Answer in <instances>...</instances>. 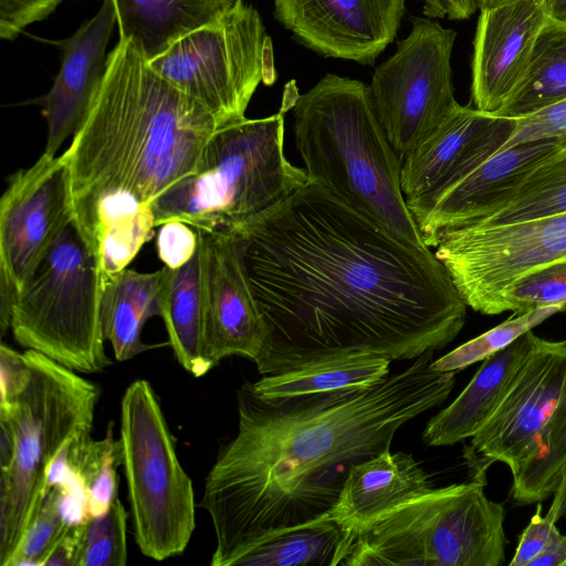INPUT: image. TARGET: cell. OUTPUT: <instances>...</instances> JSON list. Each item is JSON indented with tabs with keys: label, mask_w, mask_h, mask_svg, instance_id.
<instances>
[{
	"label": "cell",
	"mask_w": 566,
	"mask_h": 566,
	"mask_svg": "<svg viewBox=\"0 0 566 566\" xmlns=\"http://www.w3.org/2000/svg\"><path fill=\"white\" fill-rule=\"evenodd\" d=\"M265 326L258 371L352 357L415 359L467 304L430 248L403 242L315 182L230 228Z\"/></svg>",
	"instance_id": "obj_1"
},
{
	"label": "cell",
	"mask_w": 566,
	"mask_h": 566,
	"mask_svg": "<svg viewBox=\"0 0 566 566\" xmlns=\"http://www.w3.org/2000/svg\"><path fill=\"white\" fill-rule=\"evenodd\" d=\"M434 350L359 388L266 400L237 390L238 431L223 444L199 506L212 522V566L275 530L329 513L350 469L390 449L397 430L441 405L455 373L431 368Z\"/></svg>",
	"instance_id": "obj_2"
},
{
	"label": "cell",
	"mask_w": 566,
	"mask_h": 566,
	"mask_svg": "<svg viewBox=\"0 0 566 566\" xmlns=\"http://www.w3.org/2000/svg\"><path fill=\"white\" fill-rule=\"evenodd\" d=\"M219 125L119 39L81 128L62 155L73 220L104 282L126 269L156 228L153 203L190 175Z\"/></svg>",
	"instance_id": "obj_3"
},
{
	"label": "cell",
	"mask_w": 566,
	"mask_h": 566,
	"mask_svg": "<svg viewBox=\"0 0 566 566\" xmlns=\"http://www.w3.org/2000/svg\"><path fill=\"white\" fill-rule=\"evenodd\" d=\"M293 118L311 182L397 239L428 248L401 190L402 158L379 120L369 85L327 73L296 94Z\"/></svg>",
	"instance_id": "obj_4"
},
{
	"label": "cell",
	"mask_w": 566,
	"mask_h": 566,
	"mask_svg": "<svg viewBox=\"0 0 566 566\" xmlns=\"http://www.w3.org/2000/svg\"><path fill=\"white\" fill-rule=\"evenodd\" d=\"M293 104L219 128L193 171L154 201L155 226L180 220L197 229H230L307 185L305 168L284 154V113Z\"/></svg>",
	"instance_id": "obj_5"
},
{
	"label": "cell",
	"mask_w": 566,
	"mask_h": 566,
	"mask_svg": "<svg viewBox=\"0 0 566 566\" xmlns=\"http://www.w3.org/2000/svg\"><path fill=\"white\" fill-rule=\"evenodd\" d=\"M30 377L9 411L14 453L0 478V565L11 566L46 493L51 467L71 440L92 431L99 388L27 349Z\"/></svg>",
	"instance_id": "obj_6"
},
{
	"label": "cell",
	"mask_w": 566,
	"mask_h": 566,
	"mask_svg": "<svg viewBox=\"0 0 566 566\" xmlns=\"http://www.w3.org/2000/svg\"><path fill=\"white\" fill-rule=\"evenodd\" d=\"M485 482L431 488L355 533L342 566H499L505 510Z\"/></svg>",
	"instance_id": "obj_7"
},
{
	"label": "cell",
	"mask_w": 566,
	"mask_h": 566,
	"mask_svg": "<svg viewBox=\"0 0 566 566\" xmlns=\"http://www.w3.org/2000/svg\"><path fill=\"white\" fill-rule=\"evenodd\" d=\"M104 286L98 258L72 220L12 306L14 339L77 373L104 370Z\"/></svg>",
	"instance_id": "obj_8"
},
{
	"label": "cell",
	"mask_w": 566,
	"mask_h": 566,
	"mask_svg": "<svg viewBox=\"0 0 566 566\" xmlns=\"http://www.w3.org/2000/svg\"><path fill=\"white\" fill-rule=\"evenodd\" d=\"M118 446L139 551L157 562L181 554L196 528L195 493L147 380L124 392Z\"/></svg>",
	"instance_id": "obj_9"
},
{
	"label": "cell",
	"mask_w": 566,
	"mask_h": 566,
	"mask_svg": "<svg viewBox=\"0 0 566 566\" xmlns=\"http://www.w3.org/2000/svg\"><path fill=\"white\" fill-rule=\"evenodd\" d=\"M150 66L197 99L219 127L245 117L260 83L276 80L272 40L259 12L235 0L222 18L174 42Z\"/></svg>",
	"instance_id": "obj_10"
},
{
	"label": "cell",
	"mask_w": 566,
	"mask_h": 566,
	"mask_svg": "<svg viewBox=\"0 0 566 566\" xmlns=\"http://www.w3.org/2000/svg\"><path fill=\"white\" fill-rule=\"evenodd\" d=\"M409 35L378 65L369 85L386 135L403 159L459 106L452 85L455 31L413 18Z\"/></svg>",
	"instance_id": "obj_11"
},
{
	"label": "cell",
	"mask_w": 566,
	"mask_h": 566,
	"mask_svg": "<svg viewBox=\"0 0 566 566\" xmlns=\"http://www.w3.org/2000/svg\"><path fill=\"white\" fill-rule=\"evenodd\" d=\"M436 258L467 306L488 315L514 281L566 258V213L504 226H470L443 233Z\"/></svg>",
	"instance_id": "obj_12"
},
{
	"label": "cell",
	"mask_w": 566,
	"mask_h": 566,
	"mask_svg": "<svg viewBox=\"0 0 566 566\" xmlns=\"http://www.w3.org/2000/svg\"><path fill=\"white\" fill-rule=\"evenodd\" d=\"M73 220L66 164L42 156L10 177L0 200V329L27 282Z\"/></svg>",
	"instance_id": "obj_13"
},
{
	"label": "cell",
	"mask_w": 566,
	"mask_h": 566,
	"mask_svg": "<svg viewBox=\"0 0 566 566\" xmlns=\"http://www.w3.org/2000/svg\"><path fill=\"white\" fill-rule=\"evenodd\" d=\"M565 388L566 339L536 336L502 401L465 447L472 479L485 482L494 462L505 463L515 475L534 461Z\"/></svg>",
	"instance_id": "obj_14"
},
{
	"label": "cell",
	"mask_w": 566,
	"mask_h": 566,
	"mask_svg": "<svg viewBox=\"0 0 566 566\" xmlns=\"http://www.w3.org/2000/svg\"><path fill=\"white\" fill-rule=\"evenodd\" d=\"M566 158V138L504 148L439 191L412 213L424 244L446 232L481 222L499 211L541 167Z\"/></svg>",
	"instance_id": "obj_15"
},
{
	"label": "cell",
	"mask_w": 566,
	"mask_h": 566,
	"mask_svg": "<svg viewBox=\"0 0 566 566\" xmlns=\"http://www.w3.org/2000/svg\"><path fill=\"white\" fill-rule=\"evenodd\" d=\"M205 285V356L212 367L226 357L259 356L265 326L250 289L234 232L197 229Z\"/></svg>",
	"instance_id": "obj_16"
},
{
	"label": "cell",
	"mask_w": 566,
	"mask_h": 566,
	"mask_svg": "<svg viewBox=\"0 0 566 566\" xmlns=\"http://www.w3.org/2000/svg\"><path fill=\"white\" fill-rule=\"evenodd\" d=\"M405 1L274 0V14L311 50L373 65L397 35Z\"/></svg>",
	"instance_id": "obj_17"
},
{
	"label": "cell",
	"mask_w": 566,
	"mask_h": 566,
	"mask_svg": "<svg viewBox=\"0 0 566 566\" xmlns=\"http://www.w3.org/2000/svg\"><path fill=\"white\" fill-rule=\"evenodd\" d=\"M515 120L459 106L402 159L401 190L411 214L499 153Z\"/></svg>",
	"instance_id": "obj_18"
},
{
	"label": "cell",
	"mask_w": 566,
	"mask_h": 566,
	"mask_svg": "<svg viewBox=\"0 0 566 566\" xmlns=\"http://www.w3.org/2000/svg\"><path fill=\"white\" fill-rule=\"evenodd\" d=\"M548 17L543 0H515L480 10L473 40L474 108L494 115L521 82Z\"/></svg>",
	"instance_id": "obj_19"
},
{
	"label": "cell",
	"mask_w": 566,
	"mask_h": 566,
	"mask_svg": "<svg viewBox=\"0 0 566 566\" xmlns=\"http://www.w3.org/2000/svg\"><path fill=\"white\" fill-rule=\"evenodd\" d=\"M116 22L113 0L74 34L60 41L61 67L51 90L42 97L48 123L44 154L55 156L61 145L81 128L106 67V48Z\"/></svg>",
	"instance_id": "obj_20"
},
{
	"label": "cell",
	"mask_w": 566,
	"mask_h": 566,
	"mask_svg": "<svg viewBox=\"0 0 566 566\" xmlns=\"http://www.w3.org/2000/svg\"><path fill=\"white\" fill-rule=\"evenodd\" d=\"M430 489L411 454L389 449L350 469L331 515L355 537L365 524Z\"/></svg>",
	"instance_id": "obj_21"
},
{
	"label": "cell",
	"mask_w": 566,
	"mask_h": 566,
	"mask_svg": "<svg viewBox=\"0 0 566 566\" xmlns=\"http://www.w3.org/2000/svg\"><path fill=\"white\" fill-rule=\"evenodd\" d=\"M536 335L528 331L485 358L461 394L427 423L422 440L432 447L472 438L493 415L523 364Z\"/></svg>",
	"instance_id": "obj_22"
},
{
	"label": "cell",
	"mask_w": 566,
	"mask_h": 566,
	"mask_svg": "<svg viewBox=\"0 0 566 566\" xmlns=\"http://www.w3.org/2000/svg\"><path fill=\"white\" fill-rule=\"evenodd\" d=\"M235 0H113L119 39H130L148 61L181 36L216 22Z\"/></svg>",
	"instance_id": "obj_23"
},
{
	"label": "cell",
	"mask_w": 566,
	"mask_h": 566,
	"mask_svg": "<svg viewBox=\"0 0 566 566\" xmlns=\"http://www.w3.org/2000/svg\"><path fill=\"white\" fill-rule=\"evenodd\" d=\"M160 317L178 363L195 377L213 367L205 356V285L201 252L182 266L161 269Z\"/></svg>",
	"instance_id": "obj_24"
},
{
	"label": "cell",
	"mask_w": 566,
	"mask_h": 566,
	"mask_svg": "<svg viewBox=\"0 0 566 566\" xmlns=\"http://www.w3.org/2000/svg\"><path fill=\"white\" fill-rule=\"evenodd\" d=\"M354 541L331 512L266 533L238 552L228 566L342 565Z\"/></svg>",
	"instance_id": "obj_25"
},
{
	"label": "cell",
	"mask_w": 566,
	"mask_h": 566,
	"mask_svg": "<svg viewBox=\"0 0 566 566\" xmlns=\"http://www.w3.org/2000/svg\"><path fill=\"white\" fill-rule=\"evenodd\" d=\"M161 274V269L151 273L124 269L105 283L101 301L102 328L118 361L154 347L142 340V331L148 318L160 316Z\"/></svg>",
	"instance_id": "obj_26"
},
{
	"label": "cell",
	"mask_w": 566,
	"mask_h": 566,
	"mask_svg": "<svg viewBox=\"0 0 566 566\" xmlns=\"http://www.w3.org/2000/svg\"><path fill=\"white\" fill-rule=\"evenodd\" d=\"M390 361L382 357L328 360L291 371L266 375L255 382H250V387L258 397L266 400L368 387L389 375Z\"/></svg>",
	"instance_id": "obj_27"
},
{
	"label": "cell",
	"mask_w": 566,
	"mask_h": 566,
	"mask_svg": "<svg viewBox=\"0 0 566 566\" xmlns=\"http://www.w3.org/2000/svg\"><path fill=\"white\" fill-rule=\"evenodd\" d=\"M566 98V23L547 19L528 66L495 116L517 118Z\"/></svg>",
	"instance_id": "obj_28"
},
{
	"label": "cell",
	"mask_w": 566,
	"mask_h": 566,
	"mask_svg": "<svg viewBox=\"0 0 566 566\" xmlns=\"http://www.w3.org/2000/svg\"><path fill=\"white\" fill-rule=\"evenodd\" d=\"M562 213H566V158L537 169L506 205L472 226L514 224Z\"/></svg>",
	"instance_id": "obj_29"
},
{
	"label": "cell",
	"mask_w": 566,
	"mask_h": 566,
	"mask_svg": "<svg viewBox=\"0 0 566 566\" xmlns=\"http://www.w3.org/2000/svg\"><path fill=\"white\" fill-rule=\"evenodd\" d=\"M566 474V388L552 415L539 455L512 475V496L521 504L545 500Z\"/></svg>",
	"instance_id": "obj_30"
},
{
	"label": "cell",
	"mask_w": 566,
	"mask_h": 566,
	"mask_svg": "<svg viewBox=\"0 0 566 566\" xmlns=\"http://www.w3.org/2000/svg\"><path fill=\"white\" fill-rule=\"evenodd\" d=\"M559 312H563L560 305H549L518 315L513 314L500 325L433 360L431 368L440 373H457L474 363L483 361Z\"/></svg>",
	"instance_id": "obj_31"
},
{
	"label": "cell",
	"mask_w": 566,
	"mask_h": 566,
	"mask_svg": "<svg viewBox=\"0 0 566 566\" xmlns=\"http://www.w3.org/2000/svg\"><path fill=\"white\" fill-rule=\"evenodd\" d=\"M549 305L566 312V258L556 260L522 275L492 303L488 315L513 312L514 315Z\"/></svg>",
	"instance_id": "obj_32"
},
{
	"label": "cell",
	"mask_w": 566,
	"mask_h": 566,
	"mask_svg": "<svg viewBox=\"0 0 566 566\" xmlns=\"http://www.w3.org/2000/svg\"><path fill=\"white\" fill-rule=\"evenodd\" d=\"M127 512L118 495L108 511L83 522L76 566H125Z\"/></svg>",
	"instance_id": "obj_33"
},
{
	"label": "cell",
	"mask_w": 566,
	"mask_h": 566,
	"mask_svg": "<svg viewBox=\"0 0 566 566\" xmlns=\"http://www.w3.org/2000/svg\"><path fill=\"white\" fill-rule=\"evenodd\" d=\"M70 524L65 493L57 484H51L11 566H42Z\"/></svg>",
	"instance_id": "obj_34"
},
{
	"label": "cell",
	"mask_w": 566,
	"mask_h": 566,
	"mask_svg": "<svg viewBox=\"0 0 566 566\" xmlns=\"http://www.w3.org/2000/svg\"><path fill=\"white\" fill-rule=\"evenodd\" d=\"M553 494V502L545 515H542V504L537 505L535 514L520 537L510 566H528L548 545L552 534L557 527V521L564 515L566 474Z\"/></svg>",
	"instance_id": "obj_35"
},
{
	"label": "cell",
	"mask_w": 566,
	"mask_h": 566,
	"mask_svg": "<svg viewBox=\"0 0 566 566\" xmlns=\"http://www.w3.org/2000/svg\"><path fill=\"white\" fill-rule=\"evenodd\" d=\"M514 120V128L501 150L538 140L566 138V98Z\"/></svg>",
	"instance_id": "obj_36"
},
{
	"label": "cell",
	"mask_w": 566,
	"mask_h": 566,
	"mask_svg": "<svg viewBox=\"0 0 566 566\" xmlns=\"http://www.w3.org/2000/svg\"><path fill=\"white\" fill-rule=\"evenodd\" d=\"M156 249L160 261L169 269L186 264L198 249L197 230L180 220H169L159 226Z\"/></svg>",
	"instance_id": "obj_37"
},
{
	"label": "cell",
	"mask_w": 566,
	"mask_h": 566,
	"mask_svg": "<svg viewBox=\"0 0 566 566\" xmlns=\"http://www.w3.org/2000/svg\"><path fill=\"white\" fill-rule=\"evenodd\" d=\"M63 0H0V38L11 41L52 14Z\"/></svg>",
	"instance_id": "obj_38"
},
{
	"label": "cell",
	"mask_w": 566,
	"mask_h": 566,
	"mask_svg": "<svg viewBox=\"0 0 566 566\" xmlns=\"http://www.w3.org/2000/svg\"><path fill=\"white\" fill-rule=\"evenodd\" d=\"M30 377V366L25 353L1 344L0 346V413L9 411L24 390Z\"/></svg>",
	"instance_id": "obj_39"
},
{
	"label": "cell",
	"mask_w": 566,
	"mask_h": 566,
	"mask_svg": "<svg viewBox=\"0 0 566 566\" xmlns=\"http://www.w3.org/2000/svg\"><path fill=\"white\" fill-rule=\"evenodd\" d=\"M83 523L70 524L63 536L46 556L42 566H76Z\"/></svg>",
	"instance_id": "obj_40"
},
{
	"label": "cell",
	"mask_w": 566,
	"mask_h": 566,
	"mask_svg": "<svg viewBox=\"0 0 566 566\" xmlns=\"http://www.w3.org/2000/svg\"><path fill=\"white\" fill-rule=\"evenodd\" d=\"M476 8V0H423V14L430 19L463 20L470 18Z\"/></svg>",
	"instance_id": "obj_41"
},
{
	"label": "cell",
	"mask_w": 566,
	"mask_h": 566,
	"mask_svg": "<svg viewBox=\"0 0 566 566\" xmlns=\"http://www.w3.org/2000/svg\"><path fill=\"white\" fill-rule=\"evenodd\" d=\"M566 562V535L556 527L548 545L528 566H564Z\"/></svg>",
	"instance_id": "obj_42"
},
{
	"label": "cell",
	"mask_w": 566,
	"mask_h": 566,
	"mask_svg": "<svg viewBox=\"0 0 566 566\" xmlns=\"http://www.w3.org/2000/svg\"><path fill=\"white\" fill-rule=\"evenodd\" d=\"M14 453V436L9 418L0 416V469H9Z\"/></svg>",
	"instance_id": "obj_43"
},
{
	"label": "cell",
	"mask_w": 566,
	"mask_h": 566,
	"mask_svg": "<svg viewBox=\"0 0 566 566\" xmlns=\"http://www.w3.org/2000/svg\"><path fill=\"white\" fill-rule=\"evenodd\" d=\"M547 17L566 23V0H543Z\"/></svg>",
	"instance_id": "obj_44"
},
{
	"label": "cell",
	"mask_w": 566,
	"mask_h": 566,
	"mask_svg": "<svg viewBox=\"0 0 566 566\" xmlns=\"http://www.w3.org/2000/svg\"><path fill=\"white\" fill-rule=\"evenodd\" d=\"M515 0H476L478 8L480 10L496 7Z\"/></svg>",
	"instance_id": "obj_45"
},
{
	"label": "cell",
	"mask_w": 566,
	"mask_h": 566,
	"mask_svg": "<svg viewBox=\"0 0 566 566\" xmlns=\"http://www.w3.org/2000/svg\"><path fill=\"white\" fill-rule=\"evenodd\" d=\"M564 516L566 517V495H565V504H564Z\"/></svg>",
	"instance_id": "obj_46"
},
{
	"label": "cell",
	"mask_w": 566,
	"mask_h": 566,
	"mask_svg": "<svg viewBox=\"0 0 566 566\" xmlns=\"http://www.w3.org/2000/svg\"><path fill=\"white\" fill-rule=\"evenodd\" d=\"M564 566H566V562H565V565H564Z\"/></svg>",
	"instance_id": "obj_47"
}]
</instances>
